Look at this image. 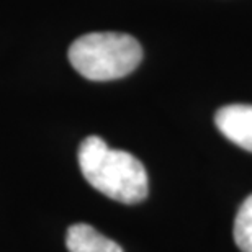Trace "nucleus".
Segmentation results:
<instances>
[{
	"mask_svg": "<svg viewBox=\"0 0 252 252\" xmlns=\"http://www.w3.org/2000/svg\"><path fill=\"white\" fill-rule=\"evenodd\" d=\"M77 159L85 180L108 198L136 205L148 196V172L133 154L108 148L98 136H89L79 146Z\"/></svg>",
	"mask_w": 252,
	"mask_h": 252,
	"instance_id": "1",
	"label": "nucleus"
},
{
	"mask_svg": "<svg viewBox=\"0 0 252 252\" xmlns=\"http://www.w3.org/2000/svg\"><path fill=\"white\" fill-rule=\"evenodd\" d=\"M143 48L138 39L125 33H89L69 48V61L85 79L95 82L122 79L138 67Z\"/></svg>",
	"mask_w": 252,
	"mask_h": 252,
	"instance_id": "2",
	"label": "nucleus"
},
{
	"mask_svg": "<svg viewBox=\"0 0 252 252\" xmlns=\"http://www.w3.org/2000/svg\"><path fill=\"white\" fill-rule=\"evenodd\" d=\"M215 123L224 138L252 153V105H226L216 112Z\"/></svg>",
	"mask_w": 252,
	"mask_h": 252,
	"instance_id": "3",
	"label": "nucleus"
},
{
	"mask_svg": "<svg viewBox=\"0 0 252 252\" xmlns=\"http://www.w3.org/2000/svg\"><path fill=\"white\" fill-rule=\"evenodd\" d=\"M65 246L69 252H123L115 241L85 223L70 226L65 236Z\"/></svg>",
	"mask_w": 252,
	"mask_h": 252,
	"instance_id": "4",
	"label": "nucleus"
},
{
	"mask_svg": "<svg viewBox=\"0 0 252 252\" xmlns=\"http://www.w3.org/2000/svg\"><path fill=\"white\" fill-rule=\"evenodd\" d=\"M234 243L243 252H252V195L243 201L236 213Z\"/></svg>",
	"mask_w": 252,
	"mask_h": 252,
	"instance_id": "5",
	"label": "nucleus"
}]
</instances>
